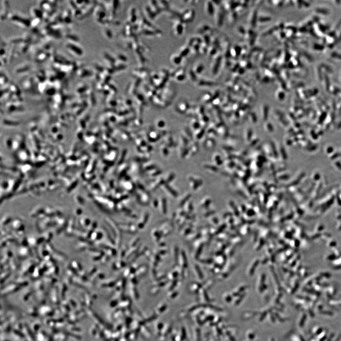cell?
I'll list each match as a JSON object with an SVG mask.
<instances>
[{"label": "cell", "mask_w": 341, "mask_h": 341, "mask_svg": "<svg viewBox=\"0 0 341 341\" xmlns=\"http://www.w3.org/2000/svg\"><path fill=\"white\" fill-rule=\"evenodd\" d=\"M207 11L208 13H209V14L211 16H212L214 13V6H213V3H212L210 1L208 2V3L207 5Z\"/></svg>", "instance_id": "cell-1"}, {"label": "cell", "mask_w": 341, "mask_h": 341, "mask_svg": "<svg viewBox=\"0 0 341 341\" xmlns=\"http://www.w3.org/2000/svg\"><path fill=\"white\" fill-rule=\"evenodd\" d=\"M271 20V18L269 17H260L259 18V21L261 22H267V21H269Z\"/></svg>", "instance_id": "cell-2"}]
</instances>
